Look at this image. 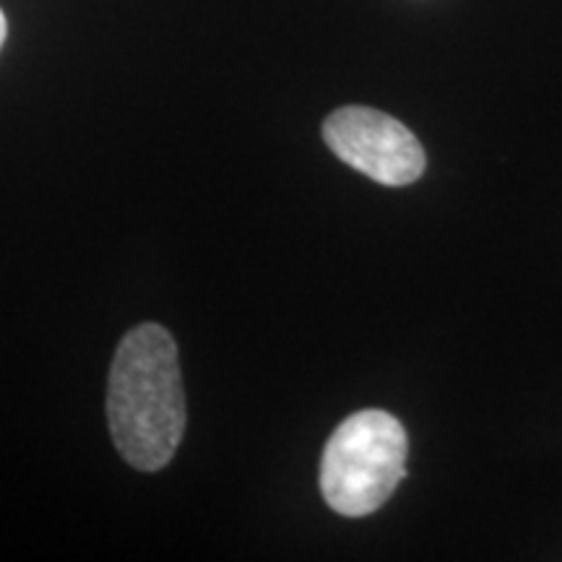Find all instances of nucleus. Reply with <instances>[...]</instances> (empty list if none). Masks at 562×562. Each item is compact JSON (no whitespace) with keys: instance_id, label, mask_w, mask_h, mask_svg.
<instances>
[{"instance_id":"obj_3","label":"nucleus","mask_w":562,"mask_h":562,"mask_svg":"<svg viewBox=\"0 0 562 562\" xmlns=\"http://www.w3.org/2000/svg\"><path fill=\"white\" fill-rule=\"evenodd\" d=\"M323 140L344 165L381 186L402 188L425 175L427 157L402 121L372 108H341L323 123Z\"/></svg>"},{"instance_id":"obj_2","label":"nucleus","mask_w":562,"mask_h":562,"mask_svg":"<svg viewBox=\"0 0 562 562\" xmlns=\"http://www.w3.org/2000/svg\"><path fill=\"white\" fill-rule=\"evenodd\" d=\"M404 425L383 409L351 414L328 438L321 459V492L339 516L375 513L406 476Z\"/></svg>"},{"instance_id":"obj_1","label":"nucleus","mask_w":562,"mask_h":562,"mask_svg":"<svg viewBox=\"0 0 562 562\" xmlns=\"http://www.w3.org/2000/svg\"><path fill=\"white\" fill-rule=\"evenodd\" d=\"M108 419L117 453L138 472H159L186 435L178 344L167 328L140 323L115 351L108 389Z\"/></svg>"},{"instance_id":"obj_4","label":"nucleus","mask_w":562,"mask_h":562,"mask_svg":"<svg viewBox=\"0 0 562 562\" xmlns=\"http://www.w3.org/2000/svg\"><path fill=\"white\" fill-rule=\"evenodd\" d=\"M5 32H9V26H5L3 11H0V47H3V42H5Z\"/></svg>"}]
</instances>
